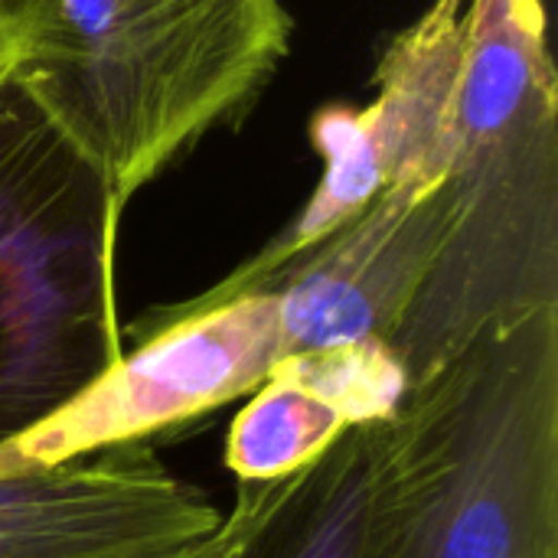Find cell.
Segmentation results:
<instances>
[{"instance_id":"277c9868","label":"cell","mask_w":558,"mask_h":558,"mask_svg":"<svg viewBox=\"0 0 558 558\" xmlns=\"http://www.w3.org/2000/svg\"><path fill=\"white\" fill-rule=\"evenodd\" d=\"M121 216L92 177L0 242V448L85 392L121 353Z\"/></svg>"},{"instance_id":"9c48e42d","label":"cell","mask_w":558,"mask_h":558,"mask_svg":"<svg viewBox=\"0 0 558 558\" xmlns=\"http://www.w3.org/2000/svg\"><path fill=\"white\" fill-rule=\"evenodd\" d=\"M347 428L333 402L271 369L229 428L226 464L235 481H271L314 461Z\"/></svg>"},{"instance_id":"52a82bcc","label":"cell","mask_w":558,"mask_h":558,"mask_svg":"<svg viewBox=\"0 0 558 558\" xmlns=\"http://www.w3.org/2000/svg\"><path fill=\"white\" fill-rule=\"evenodd\" d=\"M448 222V177L386 186L356 219L271 271L258 288L278 301L281 360L386 343L438 262Z\"/></svg>"},{"instance_id":"30bf717a","label":"cell","mask_w":558,"mask_h":558,"mask_svg":"<svg viewBox=\"0 0 558 558\" xmlns=\"http://www.w3.org/2000/svg\"><path fill=\"white\" fill-rule=\"evenodd\" d=\"M275 369L333 402L350 425L392 415L409 389L405 369L379 340L284 356L275 363Z\"/></svg>"},{"instance_id":"5b68a950","label":"cell","mask_w":558,"mask_h":558,"mask_svg":"<svg viewBox=\"0 0 558 558\" xmlns=\"http://www.w3.org/2000/svg\"><path fill=\"white\" fill-rule=\"evenodd\" d=\"M131 333L134 350H124L69 405L0 448V471L147 441L255 392L281 360L278 301L268 288L190 314L157 307Z\"/></svg>"},{"instance_id":"6da1fadb","label":"cell","mask_w":558,"mask_h":558,"mask_svg":"<svg viewBox=\"0 0 558 558\" xmlns=\"http://www.w3.org/2000/svg\"><path fill=\"white\" fill-rule=\"evenodd\" d=\"M284 0H0V75L131 199L239 124L291 52Z\"/></svg>"},{"instance_id":"3957f363","label":"cell","mask_w":558,"mask_h":558,"mask_svg":"<svg viewBox=\"0 0 558 558\" xmlns=\"http://www.w3.org/2000/svg\"><path fill=\"white\" fill-rule=\"evenodd\" d=\"M373 558H558V307L484 330L373 422Z\"/></svg>"},{"instance_id":"ba28073f","label":"cell","mask_w":558,"mask_h":558,"mask_svg":"<svg viewBox=\"0 0 558 558\" xmlns=\"http://www.w3.org/2000/svg\"><path fill=\"white\" fill-rule=\"evenodd\" d=\"M206 558H373V422L271 481H235Z\"/></svg>"},{"instance_id":"7a4b0ae2","label":"cell","mask_w":558,"mask_h":558,"mask_svg":"<svg viewBox=\"0 0 558 558\" xmlns=\"http://www.w3.org/2000/svg\"><path fill=\"white\" fill-rule=\"evenodd\" d=\"M451 222L386 350L409 386L484 330L558 307V78L546 0H464Z\"/></svg>"},{"instance_id":"8992f818","label":"cell","mask_w":558,"mask_h":558,"mask_svg":"<svg viewBox=\"0 0 558 558\" xmlns=\"http://www.w3.org/2000/svg\"><path fill=\"white\" fill-rule=\"evenodd\" d=\"M219 520L150 441L0 471V558H206Z\"/></svg>"}]
</instances>
